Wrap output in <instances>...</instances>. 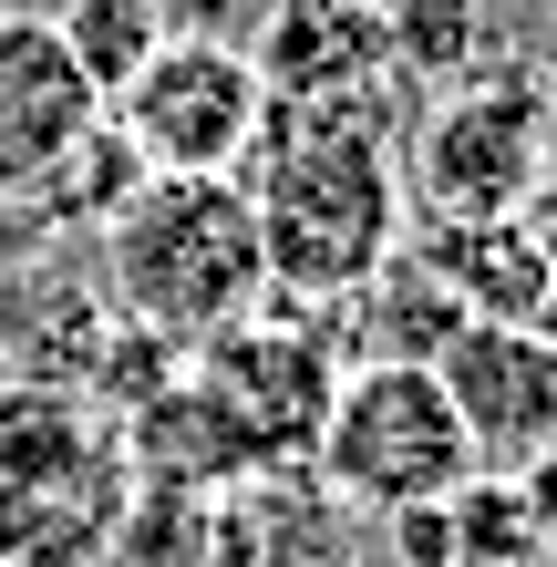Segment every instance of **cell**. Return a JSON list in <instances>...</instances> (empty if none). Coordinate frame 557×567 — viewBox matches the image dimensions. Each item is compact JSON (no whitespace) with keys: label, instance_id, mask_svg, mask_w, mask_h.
<instances>
[{"label":"cell","instance_id":"cell-13","mask_svg":"<svg viewBox=\"0 0 557 567\" xmlns=\"http://www.w3.org/2000/svg\"><path fill=\"white\" fill-rule=\"evenodd\" d=\"M351 299H362V341H372V361H434L454 330L475 320L465 299H454L434 269H423V258H403V248H392Z\"/></svg>","mask_w":557,"mask_h":567},{"label":"cell","instance_id":"cell-18","mask_svg":"<svg viewBox=\"0 0 557 567\" xmlns=\"http://www.w3.org/2000/svg\"><path fill=\"white\" fill-rule=\"evenodd\" d=\"M392 547H403V567H454V537H444V495H434V506H403V516H392Z\"/></svg>","mask_w":557,"mask_h":567},{"label":"cell","instance_id":"cell-1","mask_svg":"<svg viewBox=\"0 0 557 567\" xmlns=\"http://www.w3.org/2000/svg\"><path fill=\"white\" fill-rule=\"evenodd\" d=\"M269 289L289 299H351L403 248V114L382 93L351 104H269L238 165Z\"/></svg>","mask_w":557,"mask_h":567},{"label":"cell","instance_id":"cell-11","mask_svg":"<svg viewBox=\"0 0 557 567\" xmlns=\"http://www.w3.org/2000/svg\"><path fill=\"white\" fill-rule=\"evenodd\" d=\"M423 269H434L475 320H527L557 330V299H547V258H537V227L527 207L516 217H454V227H423Z\"/></svg>","mask_w":557,"mask_h":567},{"label":"cell","instance_id":"cell-19","mask_svg":"<svg viewBox=\"0 0 557 567\" xmlns=\"http://www.w3.org/2000/svg\"><path fill=\"white\" fill-rule=\"evenodd\" d=\"M527 227H537V258H547V299H557V186L527 196Z\"/></svg>","mask_w":557,"mask_h":567},{"label":"cell","instance_id":"cell-5","mask_svg":"<svg viewBox=\"0 0 557 567\" xmlns=\"http://www.w3.org/2000/svg\"><path fill=\"white\" fill-rule=\"evenodd\" d=\"M310 464L341 506H372V516H403V506H434L475 475V444L454 423L434 361H351L331 413L310 433Z\"/></svg>","mask_w":557,"mask_h":567},{"label":"cell","instance_id":"cell-21","mask_svg":"<svg viewBox=\"0 0 557 567\" xmlns=\"http://www.w3.org/2000/svg\"><path fill=\"white\" fill-rule=\"evenodd\" d=\"M547 547H557V526H547Z\"/></svg>","mask_w":557,"mask_h":567},{"label":"cell","instance_id":"cell-16","mask_svg":"<svg viewBox=\"0 0 557 567\" xmlns=\"http://www.w3.org/2000/svg\"><path fill=\"white\" fill-rule=\"evenodd\" d=\"M52 31H62V52L83 62V83L104 93V104L135 83V62L166 42V21H155L145 0H62V21H52Z\"/></svg>","mask_w":557,"mask_h":567},{"label":"cell","instance_id":"cell-14","mask_svg":"<svg viewBox=\"0 0 557 567\" xmlns=\"http://www.w3.org/2000/svg\"><path fill=\"white\" fill-rule=\"evenodd\" d=\"M444 537H454V567H527L547 557V506L527 475H475L444 495Z\"/></svg>","mask_w":557,"mask_h":567},{"label":"cell","instance_id":"cell-6","mask_svg":"<svg viewBox=\"0 0 557 567\" xmlns=\"http://www.w3.org/2000/svg\"><path fill=\"white\" fill-rule=\"evenodd\" d=\"M258 114H269V83L227 31H166L135 62V83L104 104V124L135 145L145 176H238L258 145Z\"/></svg>","mask_w":557,"mask_h":567},{"label":"cell","instance_id":"cell-15","mask_svg":"<svg viewBox=\"0 0 557 567\" xmlns=\"http://www.w3.org/2000/svg\"><path fill=\"white\" fill-rule=\"evenodd\" d=\"M382 31H392V73L423 83V93H444L475 62H496L485 52V0H382Z\"/></svg>","mask_w":557,"mask_h":567},{"label":"cell","instance_id":"cell-12","mask_svg":"<svg viewBox=\"0 0 557 567\" xmlns=\"http://www.w3.org/2000/svg\"><path fill=\"white\" fill-rule=\"evenodd\" d=\"M104 330H114V299H104V269L73 279V269H42L31 289L0 299V351L21 361V382H73L93 372V351H104Z\"/></svg>","mask_w":557,"mask_h":567},{"label":"cell","instance_id":"cell-10","mask_svg":"<svg viewBox=\"0 0 557 567\" xmlns=\"http://www.w3.org/2000/svg\"><path fill=\"white\" fill-rule=\"evenodd\" d=\"M248 62L269 83V104H351V93H382L392 83L382 0H269Z\"/></svg>","mask_w":557,"mask_h":567},{"label":"cell","instance_id":"cell-3","mask_svg":"<svg viewBox=\"0 0 557 567\" xmlns=\"http://www.w3.org/2000/svg\"><path fill=\"white\" fill-rule=\"evenodd\" d=\"M124 433L73 382L0 392V567H93L124 537Z\"/></svg>","mask_w":557,"mask_h":567},{"label":"cell","instance_id":"cell-8","mask_svg":"<svg viewBox=\"0 0 557 567\" xmlns=\"http://www.w3.org/2000/svg\"><path fill=\"white\" fill-rule=\"evenodd\" d=\"M434 382L485 475H537L557 454V330L527 320H465L434 351Z\"/></svg>","mask_w":557,"mask_h":567},{"label":"cell","instance_id":"cell-4","mask_svg":"<svg viewBox=\"0 0 557 567\" xmlns=\"http://www.w3.org/2000/svg\"><path fill=\"white\" fill-rule=\"evenodd\" d=\"M547 186V83L537 73H475L423 93L403 114V217H516Z\"/></svg>","mask_w":557,"mask_h":567},{"label":"cell","instance_id":"cell-20","mask_svg":"<svg viewBox=\"0 0 557 567\" xmlns=\"http://www.w3.org/2000/svg\"><path fill=\"white\" fill-rule=\"evenodd\" d=\"M145 11L166 21V31H217V21H227V0H145Z\"/></svg>","mask_w":557,"mask_h":567},{"label":"cell","instance_id":"cell-17","mask_svg":"<svg viewBox=\"0 0 557 567\" xmlns=\"http://www.w3.org/2000/svg\"><path fill=\"white\" fill-rule=\"evenodd\" d=\"M485 52H506L557 93V0H485Z\"/></svg>","mask_w":557,"mask_h":567},{"label":"cell","instance_id":"cell-9","mask_svg":"<svg viewBox=\"0 0 557 567\" xmlns=\"http://www.w3.org/2000/svg\"><path fill=\"white\" fill-rule=\"evenodd\" d=\"M93 124H104V93L83 83L62 31L42 11H0V207H31L83 155Z\"/></svg>","mask_w":557,"mask_h":567},{"label":"cell","instance_id":"cell-2","mask_svg":"<svg viewBox=\"0 0 557 567\" xmlns=\"http://www.w3.org/2000/svg\"><path fill=\"white\" fill-rule=\"evenodd\" d=\"M104 299L186 351L217 341L227 320H248L269 299L248 186L238 176H145L104 217Z\"/></svg>","mask_w":557,"mask_h":567},{"label":"cell","instance_id":"cell-7","mask_svg":"<svg viewBox=\"0 0 557 567\" xmlns=\"http://www.w3.org/2000/svg\"><path fill=\"white\" fill-rule=\"evenodd\" d=\"M196 392L238 423V444L258 464H310V433L320 413H331V392H341V341H331V320H320V299H289L269 289L248 320H227L217 341H196Z\"/></svg>","mask_w":557,"mask_h":567}]
</instances>
